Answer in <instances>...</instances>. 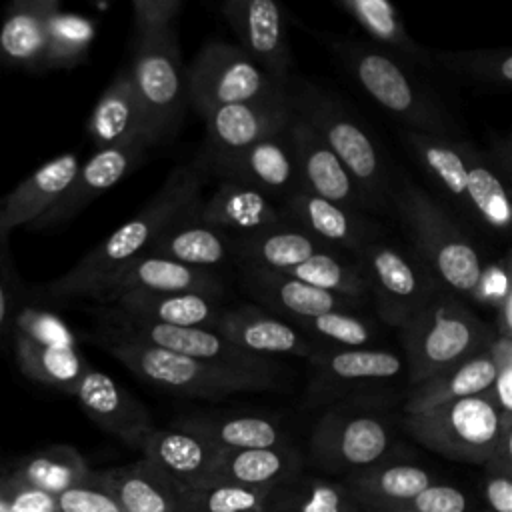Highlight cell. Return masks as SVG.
Returning a JSON list of instances; mask_svg holds the SVG:
<instances>
[{
  "instance_id": "obj_1",
  "label": "cell",
  "mask_w": 512,
  "mask_h": 512,
  "mask_svg": "<svg viewBox=\"0 0 512 512\" xmlns=\"http://www.w3.org/2000/svg\"><path fill=\"white\" fill-rule=\"evenodd\" d=\"M202 170L196 166L174 168L156 194L108 238L84 254L68 272L32 290L38 300L72 302L90 298L100 302L110 282L176 218L192 212L200 202Z\"/></svg>"
},
{
  "instance_id": "obj_2",
  "label": "cell",
  "mask_w": 512,
  "mask_h": 512,
  "mask_svg": "<svg viewBox=\"0 0 512 512\" xmlns=\"http://www.w3.org/2000/svg\"><path fill=\"white\" fill-rule=\"evenodd\" d=\"M390 204L412 240L414 254L428 266L438 284L460 298H468L486 262L450 210L408 178L392 184Z\"/></svg>"
},
{
  "instance_id": "obj_3",
  "label": "cell",
  "mask_w": 512,
  "mask_h": 512,
  "mask_svg": "<svg viewBox=\"0 0 512 512\" xmlns=\"http://www.w3.org/2000/svg\"><path fill=\"white\" fill-rule=\"evenodd\" d=\"M292 112L304 120L348 170L370 210L390 204L392 176L384 150L370 130L332 92L308 82L288 80Z\"/></svg>"
},
{
  "instance_id": "obj_4",
  "label": "cell",
  "mask_w": 512,
  "mask_h": 512,
  "mask_svg": "<svg viewBox=\"0 0 512 512\" xmlns=\"http://www.w3.org/2000/svg\"><path fill=\"white\" fill-rule=\"evenodd\" d=\"M92 340L140 380L174 394L220 400L236 392H260L276 386V372L204 362L102 330Z\"/></svg>"
},
{
  "instance_id": "obj_5",
  "label": "cell",
  "mask_w": 512,
  "mask_h": 512,
  "mask_svg": "<svg viewBox=\"0 0 512 512\" xmlns=\"http://www.w3.org/2000/svg\"><path fill=\"white\" fill-rule=\"evenodd\" d=\"M334 50L362 92L406 124L410 132L458 134L456 120L438 94L420 82L398 56L384 48L350 40L338 42Z\"/></svg>"
},
{
  "instance_id": "obj_6",
  "label": "cell",
  "mask_w": 512,
  "mask_h": 512,
  "mask_svg": "<svg viewBox=\"0 0 512 512\" xmlns=\"http://www.w3.org/2000/svg\"><path fill=\"white\" fill-rule=\"evenodd\" d=\"M464 298L440 288L436 296L398 328L410 388L482 352L494 338Z\"/></svg>"
},
{
  "instance_id": "obj_7",
  "label": "cell",
  "mask_w": 512,
  "mask_h": 512,
  "mask_svg": "<svg viewBox=\"0 0 512 512\" xmlns=\"http://www.w3.org/2000/svg\"><path fill=\"white\" fill-rule=\"evenodd\" d=\"M378 398L382 396L350 398L328 406L310 436V458L318 468L352 474L388 458L392 424Z\"/></svg>"
},
{
  "instance_id": "obj_8",
  "label": "cell",
  "mask_w": 512,
  "mask_h": 512,
  "mask_svg": "<svg viewBox=\"0 0 512 512\" xmlns=\"http://www.w3.org/2000/svg\"><path fill=\"white\" fill-rule=\"evenodd\" d=\"M406 432L424 448L456 462L486 464L500 440V412L484 394L404 416Z\"/></svg>"
},
{
  "instance_id": "obj_9",
  "label": "cell",
  "mask_w": 512,
  "mask_h": 512,
  "mask_svg": "<svg viewBox=\"0 0 512 512\" xmlns=\"http://www.w3.org/2000/svg\"><path fill=\"white\" fill-rule=\"evenodd\" d=\"M150 146L174 134L186 106V82L176 32L138 40L128 68Z\"/></svg>"
},
{
  "instance_id": "obj_10",
  "label": "cell",
  "mask_w": 512,
  "mask_h": 512,
  "mask_svg": "<svg viewBox=\"0 0 512 512\" xmlns=\"http://www.w3.org/2000/svg\"><path fill=\"white\" fill-rule=\"evenodd\" d=\"M352 256L364 274L378 320L392 328L404 326L442 288L416 254L386 240L372 242Z\"/></svg>"
},
{
  "instance_id": "obj_11",
  "label": "cell",
  "mask_w": 512,
  "mask_h": 512,
  "mask_svg": "<svg viewBox=\"0 0 512 512\" xmlns=\"http://www.w3.org/2000/svg\"><path fill=\"white\" fill-rule=\"evenodd\" d=\"M308 362L304 402L324 406L350 398L382 396L384 388L406 372L404 358L388 348L320 346Z\"/></svg>"
},
{
  "instance_id": "obj_12",
  "label": "cell",
  "mask_w": 512,
  "mask_h": 512,
  "mask_svg": "<svg viewBox=\"0 0 512 512\" xmlns=\"http://www.w3.org/2000/svg\"><path fill=\"white\" fill-rule=\"evenodd\" d=\"M186 102L204 118L210 112L284 92L238 46L208 42L184 72Z\"/></svg>"
},
{
  "instance_id": "obj_13",
  "label": "cell",
  "mask_w": 512,
  "mask_h": 512,
  "mask_svg": "<svg viewBox=\"0 0 512 512\" xmlns=\"http://www.w3.org/2000/svg\"><path fill=\"white\" fill-rule=\"evenodd\" d=\"M100 322H102V328H100L102 332L130 338V340H136L154 348H162L180 356L224 364V366L278 374V362H274L272 358H260L244 350H238L214 330L156 324V322L126 316L116 308L106 310L100 316Z\"/></svg>"
},
{
  "instance_id": "obj_14",
  "label": "cell",
  "mask_w": 512,
  "mask_h": 512,
  "mask_svg": "<svg viewBox=\"0 0 512 512\" xmlns=\"http://www.w3.org/2000/svg\"><path fill=\"white\" fill-rule=\"evenodd\" d=\"M292 116L294 112L286 90L210 112L204 116L206 138L200 152V164L210 170L224 158L286 130Z\"/></svg>"
},
{
  "instance_id": "obj_15",
  "label": "cell",
  "mask_w": 512,
  "mask_h": 512,
  "mask_svg": "<svg viewBox=\"0 0 512 512\" xmlns=\"http://www.w3.org/2000/svg\"><path fill=\"white\" fill-rule=\"evenodd\" d=\"M220 12L238 38V48L276 84L286 86L292 54L282 8L272 0H226Z\"/></svg>"
},
{
  "instance_id": "obj_16",
  "label": "cell",
  "mask_w": 512,
  "mask_h": 512,
  "mask_svg": "<svg viewBox=\"0 0 512 512\" xmlns=\"http://www.w3.org/2000/svg\"><path fill=\"white\" fill-rule=\"evenodd\" d=\"M282 220L332 250L356 254L360 248L382 240L384 228L364 212L328 202L302 188L294 190L280 208Z\"/></svg>"
},
{
  "instance_id": "obj_17",
  "label": "cell",
  "mask_w": 512,
  "mask_h": 512,
  "mask_svg": "<svg viewBox=\"0 0 512 512\" xmlns=\"http://www.w3.org/2000/svg\"><path fill=\"white\" fill-rule=\"evenodd\" d=\"M148 148V142L138 138L132 142L96 150L84 164H80L76 176L72 178L64 194L56 200V204L46 214H42L30 228H56L78 216L90 202L116 186L138 164H142Z\"/></svg>"
},
{
  "instance_id": "obj_18",
  "label": "cell",
  "mask_w": 512,
  "mask_h": 512,
  "mask_svg": "<svg viewBox=\"0 0 512 512\" xmlns=\"http://www.w3.org/2000/svg\"><path fill=\"white\" fill-rule=\"evenodd\" d=\"M72 396L100 430L132 450H142V444L156 428L150 412L136 396L92 366L84 372Z\"/></svg>"
},
{
  "instance_id": "obj_19",
  "label": "cell",
  "mask_w": 512,
  "mask_h": 512,
  "mask_svg": "<svg viewBox=\"0 0 512 512\" xmlns=\"http://www.w3.org/2000/svg\"><path fill=\"white\" fill-rule=\"evenodd\" d=\"M288 138L292 144L294 166L302 190L358 212L370 210L342 162L296 114L288 124Z\"/></svg>"
},
{
  "instance_id": "obj_20",
  "label": "cell",
  "mask_w": 512,
  "mask_h": 512,
  "mask_svg": "<svg viewBox=\"0 0 512 512\" xmlns=\"http://www.w3.org/2000/svg\"><path fill=\"white\" fill-rule=\"evenodd\" d=\"M214 332L238 350L260 358H272L276 354L308 358L320 348L292 322L256 304L226 308Z\"/></svg>"
},
{
  "instance_id": "obj_21",
  "label": "cell",
  "mask_w": 512,
  "mask_h": 512,
  "mask_svg": "<svg viewBox=\"0 0 512 512\" xmlns=\"http://www.w3.org/2000/svg\"><path fill=\"white\" fill-rule=\"evenodd\" d=\"M242 282L248 294L272 314L298 322L326 312H358L366 302L314 288L284 272L242 268Z\"/></svg>"
},
{
  "instance_id": "obj_22",
  "label": "cell",
  "mask_w": 512,
  "mask_h": 512,
  "mask_svg": "<svg viewBox=\"0 0 512 512\" xmlns=\"http://www.w3.org/2000/svg\"><path fill=\"white\" fill-rule=\"evenodd\" d=\"M210 170L222 180H234L258 190L270 200H284L300 188L288 128L224 158Z\"/></svg>"
},
{
  "instance_id": "obj_23",
  "label": "cell",
  "mask_w": 512,
  "mask_h": 512,
  "mask_svg": "<svg viewBox=\"0 0 512 512\" xmlns=\"http://www.w3.org/2000/svg\"><path fill=\"white\" fill-rule=\"evenodd\" d=\"M80 164L74 152L60 154L0 196V232L10 236L14 228H30L64 194Z\"/></svg>"
},
{
  "instance_id": "obj_24",
  "label": "cell",
  "mask_w": 512,
  "mask_h": 512,
  "mask_svg": "<svg viewBox=\"0 0 512 512\" xmlns=\"http://www.w3.org/2000/svg\"><path fill=\"white\" fill-rule=\"evenodd\" d=\"M124 292H198L222 296L224 284L212 270L192 268L168 258L142 254L110 282L100 302L110 304Z\"/></svg>"
},
{
  "instance_id": "obj_25",
  "label": "cell",
  "mask_w": 512,
  "mask_h": 512,
  "mask_svg": "<svg viewBox=\"0 0 512 512\" xmlns=\"http://www.w3.org/2000/svg\"><path fill=\"white\" fill-rule=\"evenodd\" d=\"M110 306L132 318L206 330H216L226 310L222 296L198 292H124Z\"/></svg>"
},
{
  "instance_id": "obj_26",
  "label": "cell",
  "mask_w": 512,
  "mask_h": 512,
  "mask_svg": "<svg viewBox=\"0 0 512 512\" xmlns=\"http://www.w3.org/2000/svg\"><path fill=\"white\" fill-rule=\"evenodd\" d=\"M434 482L432 474L410 462L382 460L346 476L344 486L362 512H392Z\"/></svg>"
},
{
  "instance_id": "obj_27",
  "label": "cell",
  "mask_w": 512,
  "mask_h": 512,
  "mask_svg": "<svg viewBox=\"0 0 512 512\" xmlns=\"http://www.w3.org/2000/svg\"><path fill=\"white\" fill-rule=\"evenodd\" d=\"M58 0H16L0 24V66L10 70H42L50 16Z\"/></svg>"
},
{
  "instance_id": "obj_28",
  "label": "cell",
  "mask_w": 512,
  "mask_h": 512,
  "mask_svg": "<svg viewBox=\"0 0 512 512\" xmlns=\"http://www.w3.org/2000/svg\"><path fill=\"white\" fill-rule=\"evenodd\" d=\"M402 140L414 162L430 178L434 188L470 220L466 188V144L456 136L402 132Z\"/></svg>"
},
{
  "instance_id": "obj_29",
  "label": "cell",
  "mask_w": 512,
  "mask_h": 512,
  "mask_svg": "<svg viewBox=\"0 0 512 512\" xmlns=\"http://www.w3.org/2000/svg\"><path fill=\"white\" fill-rule=\"evenodd\" d=\"M302 456L290 446L220 450L206 478L224 480L256 490H274L300 474Z\"/></svg>"
},
{
  "instance_id": "obj_30",
  "label": "cell",
  "mask_w": 512,
  "mask_h": 512,
  "mask_svg": "<svg viewBox=\"0 0 512 512\" xmlns=\"http://www.w3.org/2000/svg\"><path fill=\"white\" fill-rule=\"evenodd\" d=\"M142 458L172 480L180 490L206 480L220 450L178 426L154 428L142 444Z\"/></svg>"
},
{
  "instance_id": "obj_31",
  "label": "cell",
  "mask_w": 512,
  "mask_h": 512,
  "mask_svg": "<svg viewBox=\"0 0 512 512\" xmlns=\"http://www.w3.org/2000/svg\"><path fill=\"white\" fill-rule=\"evenodd\" d=\"M198 216L230 236L254 234L284 222L280 208L268 196L234 180H222L214 194L200 202Z\"/></svg>"
},
{
  "instance_id": "obj_32",
  "label": "cell",
  "mask_w": 512,
  "mask_h": 512,
  "mask_svg": "<svg viewBox=\"0 0 512 512\" xmlns=\"http://www.w3.org/2000/svg\"><path fill=\"white\" fill-rule=\"evenodd\" d=\"M198 206L162 230L146 254L202 270L230 262L232 236L202 222L198 216Z\"/></svg>"
},
{
  "instance_id": "obj_33",
  "label": "cell",
  "mask_w": 512,
  "mask_h": 512,
  "mask_svg": "<svg viewBox=\"0 0 512 512\" xmlns=\"http://www.w3.org/2000/svg\"><path fill=\"white\" fill-rule=\"evenodd\" d=\"M332 250L306 232L282 222L278 226L232 236V260L242 268L288 272L290 268L306 262L308 258Z\"/></svg>"
},
{
  "instance_id": "obj_34",
  "label": "cell",
  "mask_w": 512,
  "mask_h": 512,
  "mask_svg": "<svg viewBox=\"0 0 512 512\" xmlns=\"http://www.w3.org/2000/svg\"><path fill=\"white\" fill-rule=\"evenodd\" d=\"M172 426L194 432L216 450H248L288 444V436L278 420L264 414H188L176 418Z\"/></svg>"
},
{
  "instance_id": "obj_35",
  "label": "cell",
  "mask_w": 512,
  "mask_h": 512,
  "mask_svg": "<svg viewBox=\"0 0 512 512\" xmlns=\"http://www.w3.org/2000/svg\"><path fill=\"white\" fill-rule=\"evenodd\" d=\"M96 474L124 512H180V488L144 458Z\"/></svg>"
},
{
  "instance_id": "obj_36",
  "label": "cell",
  "mask_w": 512,
  "mask_h": 512,
  "mask_svg": "<svg viewBox=\"0 0 512 512\" xmlns=\"http://www.w3.org/2000/svg\"><path fill=\"white\" fill-rule=\"evenodd\" d=\"M494 376L496 366L488 350H482L412 386L404 402V414H420L454 400L484 394Z\"/></svg>"
},
{
  "instance_id": "obj_37",
  "label": "cell",
  "mask_w": 512,
  "mask_h": 512,
  "mask_svg": "<svg viewBox=\"0 0 512 512\" xmlns=\"http://www.w3.org/2000/svg\"><path fill=\"white\" fill-rule=\"evenodd\" d=\"M86 132L94 142L96 150L118 146L138 138L146 140L140 106L128 70L116 74L106 90L100 94L86 122Z\"/></svg>"
},
{
  "instance_id": "obj_38",
  "label": "cell",
  "mask_w": 512,
  "mask_h": 512,
  "mask_svg": "<svg viewBox=\"0 0 512 512\" xmlns=\"http://www.w3.org/2000/svg\"><path fill=\"white\" fill-rule=\"evenodd\" d=\"M466 188L470 220L494 236L508 238L512 206L492 160L472 142L466 144Z\"/></svg>"
},
{
  "instance_id": "obj_39",
  "label": "cell",
  "mask_w": 512,
  "mask_h": 512,
  "mask_svg": "<svg viewBox=\"0 0 512 512\" xmlns=\"http://www.w3.org/2000/svg\"><path fill=\"white\" fill-rule=\"evenodd\" d=\"M0 464L16 478L52 496H58L64 490L82 484L92 472L86 458L68 444L38 448L28 454L0 460Z\"/></svg>"
},
{
  "instance_id": "obj_40",
  "label": "cell",
  "mask_w": 512,
  "mask_h": 512,
  "mask_svg": "<svg viewBox=\"0 0 512 512\" xmlns=\"http://www.w3.org/2000/svg\"><path fill=\"white\" fill-rule=\"evenodd\" d=\"M12 348L16 364L26 378L70 396L84 372L90 368L78 348L40 346L24 338H12Z\"/></svg>"
},
{
  "instance_id": "obj_41",
  "label": "cell",
  "mask_w": 512,
  "mask_h": 512,
  "mask_svg": "<svg viewBox=\"0 0 512 512\" xmlns=\"http://www.w3.org/2000/svg\"><path fill=\"white\" fill-rule=\"evenodd\" d=\"M338 6L384 50L420 64L432 62L430 50L420 46L406 30L402 14L386 0H340Z\"/></svg>"
},
{
  "instance_id": "obj_42",
  "label": "cell",
  "mask_w": 512,
  "mask_h": 512,
  "mask_svg": "<svg viewBox=\"0 0 512 512\" xmlns=\"http://www.w3.org/2000/svg\"><path fill=\"white\" fill-rule=\"evenodd\" d=\"M268 512H362L344 482L292 478L272 494Z\"/></svg>"
},
{
  "instance_id": "obj_43",
  "label": "cell",
  "mask_w": 512,
  "mask_h": 512,
  "mask_svg": "<svg viewBox=\"0 0 512 512\" xmlns=\"http://www.w3.org/2000/svg\"><path fill=\"white\" fill-rule=\"evenodd\" d=\"M284 274L294 276L314 288L368 304V286L356 258L342 256L340 250L320 252Z\"/></svg>"
},
{
  "instance_id": "obj_44",
  "label": "cell",
  "mask_w": 512,
  "mask_h": 512,
  "mask_svg": "<svg viewBox=\"0 0 512 512\" xmlns=\"http://www.w3.org/2000/svg\"><path fill=\"white\" fill-rule=\"evenodd\" d=\"M96 38V22L84 14L56 10L48 20L42 70L74 68L86 60Z\"/></svg>"
},
{
  "instance_id": "obj_45",
  "label": "cell",
  "mask_w": 512,
  "mask_h": 512,
  "mask_svg": "<svg viewBox=\"0 0 512 512\" xmlns=\"http://www.w3.org/2000/svg\"><path fill=\"white\" fill-rule=\"evenodd\" d=\"M274 490H256L206 478L192 488L180 490V512H268Z\"/></svg>"
},
{
  "instance_id": "obj_46",
  "label": "cell",
  "mask_w": 512,
  "mask_h": 512,
  "mask_svg": "<svg viewBox=\"0 0 512 512\" xmlns=\"http://www.w3.org/2000/svg\"><path fill=\"white\" fill-rule=\"evenodd\" d=\"M432 64L482 84L496 88L512 86V52L510 48H476V50H436L430 52Z\"/></svg>"
},
{
  "instance_id": "obj_47",
  "label": "cell",
  "mask_w": 512,
  "mask_h": 512,
  "mask_svg": "<svg viewBox=\"0 0 512 512\" xmlns=\"http://www.w3.org/2000/svg\"><path fill=\"white\" fill-rule=\"evenodd\" d=\"M292 324L314 344L328 348H370L378 340L376 322L358 312H326Z\"/></svg>"
},
{
  "instance_id": "obj_48",
  "label": "cell",
  "mask_w": 512,
  "mask_h": 512,
  "mask_svg": "<svg viewBox=\"0 0 512 512\" xmlns=\"http://www.w3.org/2000/svg\"><path fill=\"white\" fill-rule=\"evenodd\" d=\"M12 338H24L40 346L76 348V334L70 326L44 308L34 304H22L12 320Z\"/></svg>"
},
{
  "instance_id": "obj_49",
  "label": "cell",
  "mask_w": 512,
  "mask_h": 512,
  "mask_svg": "<svg viewBox=\"0 0 512 512\" xmlns=\"http://www.w3.org/2000/svg\"><path fill=\"white\" fill-rule=\"evenodd\" d=\"M8 238L0 232V348L8 346V342L12 344V320L24 304V290L14 268Z\"/></svg>"
},
{
  "instance_id": "obj_50",
  "label": "cell",
  "mask_w": 512,
  "mask_h": 512,
  "mask_svg": "<svg viewBox=\"0 0 512 512\" xmlns=\"http://www.w3.org/2000/svg\"><path fill=\"white\" fill-rule=\"evenodd\" d=\"M0 512H60L56 496L16 478L0 464Z\"/></svg>"
},
{
  "instance_id": "obj_51",
  "label": "cell",
  "mask_w": 512,
  "mask_h": 512,
  "mask_svg": "<svg viewBox=\"0 0 512 512\" xmlns=\"http://www.w3.org/2000/svg\"><path fill=\"white\" fill-rule=\"evenodd\" d=\"M60 512H124L110 490L100 482L96 470L90 476L56 496Z\"/></svg>"
},
{
  "instance_id": "obj_52",
  "label": "cell",
  "mask_w": 512,
  "mask_h": 512,
  "mask_svg": "<svg viewBox=\"0 0 512 512\" xmlns=\"http://www.w3.org/2000/svg\"><path fill=\"white\" fill-rule=\"evenodd\" d=\"M182 10V0H134L132 14L138 40L166 34L172 28V20Z\"/></svg>"
},
{
  "instance_id": "obj_53",
  "label": "cell",
  "mask_w": 512,
  "mask_h": 512,
  "mask_svg": "<svg viewBox=\"0 0 512 512\" xmlns=\"http://www.w3.org/2000/svg\"><path fill=\"white\" fill-rule=\"evenodd\" d=\"M512 294V282H510V264L508 258H502L498 262H490L482 266L480 278L468 296V300L488 306V308H498V304Z\"/></svg>"
},
{
  "instance_id": "obj_54",
  "label": "cell",
  "mask_w": 512,
  "mask_h": 512,
  "mask_svg": "<svg viewBox=\"0 0 512 512\" xmlns=\"http://www.w3.org/2000/svg\"><path fill=\"white\" fill-rule=\"evenodd\" d=\"M402 508L412 512H466L468 496L454 484L432 482Z\"/></svg>"
},
{
  "instance_id": "obj_55",
  "label": "cell",
  "mask_w": 512,
  "mask_h": 512,
  "mask_svg": "<svg viewBox=\"0 0 512 512\" xmlns=\"http://www.w3.org/2000/svg\"><path fill=\"white\" fill-rule=\"evenodd\" d=\"M484 500L490 512H512V466L486 462Z\"/></svg>"
},
{
  "instance_id": "obj_56",
  "label": "cell",
  "mask_w": 512,
  "mask_h": 512,
  "mask_svg": "<svg viewBox=\"0 0 512 512\" xmlns=\"http://www.w3.org/2000/svg\"><path fill=\"white\" fill-rule=\"evenodd\" d=\"M500 414H512V362L496 366V376L486 390Z\"/></svg>"
},
{
  "instance_id": "obj_57",
  "label": "cell",
  "mask_w": 512,
  "mask_h": 512,
  "mask_svg": "<svg viewBox=\"0 0 512 512\" xmlns=\"http://www.w3.org/2000/svg\"><path fill=\"white\" fill-rule=\"evenodd\" d=\"M392 512H412V510H406V508H402V510H392Z\"/></svg>"
}]
</instances>
